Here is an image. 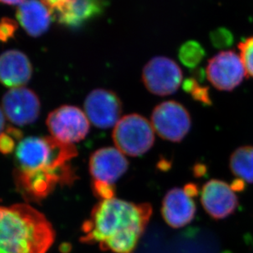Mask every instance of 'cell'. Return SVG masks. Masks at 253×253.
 Returning a JSON list of instances; mask_svg holds the SVG:
<instances>
[{
  "label": "cell",
  "instance_id": "cell-1",
  "mask_svg": "<svg viewBox=\"0 0 253 253\" xmlns=\"http://www.w3.org/2000/svg\"><path fill=\"white\" fill-rule=\"evenodd\" d=\"M15 154L16 184L27 199H44L58 186L71 185L77 178L71 164L78 156L74 145L53 136H29L20 141Z\"/></svg>",
  "mask_w": 253,
  "mask_h": 253
},
{
  "label": "cell",
  "instance_id": "cell-2",
  "mask_svg": "<svg viewBox=\"0 0 253 253\" xmlns=\"http://www.w3.org/2000/svg\"><path fill=\"white\" fill-rule=\"evenodd\" d=\"M151 214L149 203L136 204L115 197L100 201L83 223L81 242L98 244L104 252L134 253Z\"/></svg>",
  "mask_w": 253,
  "mask_h": 253
},
{
  "label": "cell",
  "instance_id": "cell-3",
  "mask_svg": "<svg viewBox=\"0 0 253 253\" xmlns=\"http://www.w3.org/2000/svg\"><path fill=\"white\" fill-rule=\"evenodd\" d=\"M54 238L51 224L34 207H0V253H47Z\"/></svg>",
  "mask_w": 253,
  "mask_h": 253
},
{
  "label": "cell",
  "instance_id": "cell-4",
  "mask_svg": "<svg viewBox=\"0 0 253 253\" xmlns=\"http://www.w3.org/2000/svg\"><path fill=\"white\" fill-rule=\"evenodd\" d=\"M155 130L146 118L131 114L120 119L113 131L115 146L123 154L136 157L146 154L155 143Z\"/></svg>",
  "mask_w": 253,
  "mask_h": 253
},
{
  "label": "cell",
  "instance_id": "cell-5",
  "mask_svg": "<svg viewBox=\"0 0 253 253\" xmlns=\"http://www.w3.org/2000/svg\"><path fill=\"white\" fill-rule=\"evenodd\" d=\"M151 125L159 136L172 142H179L189 132L192 120L180 103L168 100L159 104L151 115Z\"/></svg>",
  "mask_w": 253,
  "mask_h": 253
},
{
  "label": "cell",
  "instance_id": "cell-6",
  "mask_svg": "<svg viewBox=\"0 0 253 253\" xmlns=\"http://www.w3.org/2000/svg\"><path fill=\"white\" fill-rule=\"evenodd\" d=\"M46 124L51 136L71 145L83 140L90 131V121L85 112L73 105H63L52 111Z\"/></svg>",
  "mask_w": 253,
  "mask_h": 253
},
{
  "label": "cell",
  "instance_id": "cell-7",
  "mask_svg": "<svg viewBox=\"0 0 253 253\" xmlns=\"http://www.w3.org/2000/svg\"><path fill=\"white\" fill-rule=\"evenodd\" d=\"M183 80V72L178 63L164 56L155 57L142 70V82L154 95L166 96L176 92Z\"/></svg>",
  "mask_w": 253,
  "mask_h": 253
},
{
  "label": "cell",
  "instance_id": "cell-8",
  "mask_svg": "<svg viewBox=\"0 0 253 253\" xmlns=\"http://www.w3.org/2000/svg\"><path fill=\"white\" fill-rule=\"evenodd\" d=\"M247 72L239 54L234 51H222L210 59L207 76L217 90L230 91L244 81Z\"/></svg>",
  "mask_w": 253,
  "mask_h": 253
},
{
  "label": "cell",
  "instance_id": "cell-9",
  "mask_svg": "<svg viewBox=\"0 0 253 253\" xmlns=\"http://www.w3.org/2000/svg\"><path fill=\"white\" fill-rule=\"evenodd\" d=\"M84 110L88 120L98 128H110L117 125L123 112L122 101L116 93L95 89L86 96Z\"/></svg>",
  "mask_w": 253,
  "mask_h": 253
},
{
  "label": "cell",
  "instance_id": "cell-10",
  "mask_svg": "<svg viewBox=\"0 0 253 253\" xmlns=\"http://www.w3.org/2000/svg\"><path fill=\"white\" fill-rule=\"evenodd\" d=\"M2 110L13 125L24 126L38 119L41 103L32 90L22 86L12 88L2 97Z\"/></svg>",
  "mask_w": 253,
  "mask_h": 253
},
{
  "label": "cell",
  "instance_id": "cell-11",
  "mask_svg": "<svg viewBox=\"0 0 253 253\" xmlns=\"http://www.w3.org/2000/svg\"><path fill=\"white\" fill-rule=\"evenodd\" d=\"M202 207L214 219H225L239 207V200L230 185L224 181L212 179L201 191Z\"/></svg>",
  "mask_w": 253,
  "mask_h": 253
},
{
  "label": "cell",
  "instance_id": "cell-12",
  "mask_svg": "<svg viewBox=\"0 0 253 253\" xmlns=\"http://www.w3.org/2000/svg\"><path fill=\"white\" fill-rule=\"evenodd\" d=\"M129 163L125 155L118 148L98 149L90 156L89 170L92 181L115 184L127 169Z\"/></svg>",
  "mask_w": 253,
  "mask_h": 253
},
{
  "label": "cell",
  "instance_id": "cell-13",
  "mask_svg": "<svg viewBox=\"0 0 253 253\" xmlns=\"http://www.w3.org/2000/svg\"><path fill=\"white\" fill-rule=\"evenodd\" d=\"M197 207L193 198L184 189L169 190L162 201L161 214L168 225L178 229L190 224L194 219Z\"/></svg>",
  "mask_w": 253,
  "mask_h": 253
},
{
  "label": "cell",
  "instance_id": "cell-14",
  "mask_svg": "<svg viewBox=\"0 0 253 253\" xmlns=\"http://www.w3.org/2000/svg\"><path fill=\"white\" fill-rule=\"evenodd\" d=\"M32 65L19 50H7L0 56V83L7 87H22L32 78Z\"/></svg>",
  "mask_w": 253,
  "mask_h": 253
},
{
  "label": "cell",
  "instance_id": "cell-15",
  "mask_svg": "<svg viewBox=\"0 0 253 253\" xmlns=\"http://www.w3.org/2000/svg\"><path fill=\"white\" fill-rule=\"evenodd\" d=\"M17 18L27 34L39 37L49 29L51 13L38 0H24L17 7Z\"/></svg>",
  "mask_w": 253,
  "mask_h": 253
},
{
  "label": "cell",
  "instance_id": "cell-16",
  "mask_svg": "<svg viewBox=\"0 0 253 253\" xmlns=\"http://www.w3.org/2000/svg\"><path fill=\"white\" fill-rule=\"evenodd\" d=\"M105 0H73L65 12L57 17L59 23L76 28L100 16L105 8Z\"/></svg>",
  "mask_w": 253,
  "mask_h": 253
},
{
  "label": "cell",
  "instance_id": "cell-17",
  "mask_svg": "<svg viewBox=\"0 0 253 253\" xmlns=\"http://www.w3.org/2000/svg\"><path fill=\"white\" fill-rule=\"evenodd\" d=\"M232 173L245 183H253V146L236 149L229 159Z\"/></svg>",
  "mask_w": 253,
  "mask_h": 253
},
{
  "label": "cell",
  "instance_id": "cell-18",
  "mask_svg": "<svg viewBox=\"0 0 253 253\" xmlns=\"http://www.w3.org/2000/svg\"><path fill=\"white\" fill-rule=\"evenodd\" d=\"M206 55V51L202 44L191 41L186 42L180 47L178 58L183 65L189 68H195L202 62Z\"/></svg>",
  "mask_w": 253,
  "mask_h": 253
},
{
  "label": "cell",
  "instance_id": "cell-19",
  "mask_svg": "<svg viewBox=\"0 0 253 253\" xmlns=\"http://www.w3.org/2000/svg\"><path fill=\"white\" fill-rule=\"evenodd\" d=\"M183 90L192 95L196 101L204 104L205 105H211L212 102L210 97L209 89L207 86L200 84L199 82L194 78H188L183 84Z\"/></svg>",
  "mask_w": 253,
  "mask_h": 253
},
{
  "label": "cell",
  "instance_id": "cell-20",
  "mask_svg": "<svg viewBox=\"0 0 253 253\" xmlns=\"http://www.w3.org/2000/svg\"><path fill=\"white\" fill-rule=\"evenodd\" d=\"M239 49L247 74L253 78V37L242 42L239 44Z\"/></svg>",
  "mask_w": 253,
  "mask_h": 253
},
{
  "label": "cell",
  "instance_id": "cell-21",
  "mask_svg": "<svg viewBox=\"0 0 253 253\" xmlns=\"http://www.w3.org/2000/svg\"><path fill=\"white\" fill-rule=\"evenodd\" d=\"M211 41L214 47L216 48H227L230 46L234 42L231 32L225 28H218L211 33Z\"/></svg>",
  "mask_w": 253,
  "mask_h": 253
},
{
  "label": "cell",
  "instance_id": "cell-22",
  "mask_svg": "<svg viewBox=\"0 0 253 253\" xmlns=\"http://www.w3.org/2000/svg\"><path fill=\"white\" fill-rule=\"evenodd\" d=\"M92 190L95 197L100 198V201L110 200L115 198V187L110 183L92 181Z\"/></svg>",
  "mask_w": 253,
  "mask_h": 253
},
{
  "label": "cell",
  "instance_id": "cell-23",
  "mask_svg": "<svg viewBox=\"0 0 253 253\" xmlns=\"http://www.w3.org/2000/svg\"><path fill=\"white\" fill-rule=\"evenodd\" d=\"M17 30V22L9 17L0 20V42H7L14 37Z\"/></svg>",
  "mask_w": 253,
  "mask_h": 253
},
{
  "label": "cell",
  "instance_id": "cell-24",
  "mask_svg": "<svg viewBox=\"0 0 253 253\" xmlns=\"http://www.w3.org/2000/svg\"><path fill=\"white\" fill-rule=\"evenodd\" d=\"M73 0H42V2L48 8L54 19L65 12Z\"/></svg>",
  "mask_w": 253,
  "mask_h": 253
},
{
  "label": "cell",
  "instance_id": "cell-25",
  "mask_svg": "<svg viewBox=\"0 0 253 253\" xmlns=\"http://www.w3.org/2000/svg\"><path fill=\"white\" fill-rule=\"evenodd\" d=\"M19 134V131L17 130H7L0 136V151L2 153L7 154L12 152V150L14 149L15 139L12 136Z\"/></svg>",
  "mask_w": 253,
  "mask_h": 253
},
{
  "label": "cell",
  "instance_id": "cell-26",
  "mask_svg": "<svg viewBox=\"0 0 253 253\" xmlns=\"http://www.w3.org/2000/svg\"><path fill=\"white\" fill-rule=\"evenodd\" d=\"M184 191H185L186 193L189 196V197H197V195L200 193V189L198 188V186L197 184H195V183H188L187 185L184 187Z\"/></svg>",
  "mask_w": 253,
  "mask_h": 253
},
{
  "label": "cell",
  "instance_id": "cell-27",
  "mask_svg": "<svg viewBox=\"0 0 253 253\" xmlns=\"http://www.w3.org/2000/svg\"><path fill=\"white\" fill-rule=\"evenodd\" d=\"M230 187H231L232 189L234 190V192H241L245 188V182L242 180V179L237 178L236 180H234L232 183Z\"/></svg>",
  "mask_w": 253,
  "mask_h": 253
},
{
  "label": "cell",
  "instance_id": "cell-28",
  "mask_svg": "<svg viewBox=\"0 0 253 253\" xmlns=\"http://www.w3.org/2000/svg\"><path fill=\"white\" fill-rule=\"evenodd\" d=\"M206 169H207L206 166H203L202 164H198L197 166H195L194 174L197 177H202L206 173Z\"/></svg>",
  "mask_w": 253,
  "mask_h": 253
},
{
  "label": "cell",
  "instance_id": "cell-29",
  "mask_svg": "<svg viewBox=\"0 0 253 253\" xmlns=\"http://www.w3.org/2000/svg\"><path fill=\"white\" fill-rule=\"evenodd\" d=\"M5 127V115L3 110L0 109V136L3 133Z\"/></svg>",
  "mask_w": 253,
  "mask_h": 253
},
{
  "label": "cell",
  "instance_id": "cell-30",
  "mask_svg": "<svg viewBox=\"0 0 253 253\" xmlns=\"http://www.w3.org/2000/svg\"><path fill=\"white\" fill-rule=\"evenodd\" d=\"M24 0H0V2L5 3V4L15 5L17 4V3H21Z\"/></svg>",
  "mask_w": 253,
  "mask_h": 253
}]
</instances>
